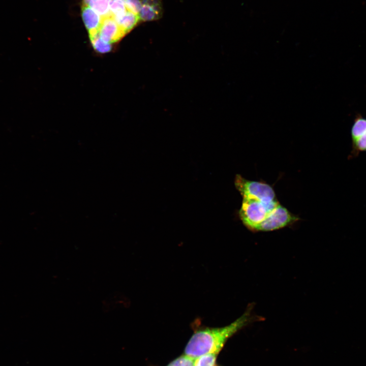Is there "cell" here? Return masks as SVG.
Instances as JSON below:
<instances>
[{"label": "cell", "instance_id": "8fae6325", "mask_svg": "<svg viewBox=\"0 0 366 366\" xmlns=\"http://www.w3.org/2000/svg\"><path fill=\"white\" fill-rule=\"evenodd\" d=\"M94 49L99 53H107L111 49V45L101 38L99 33L89 35Z\"/></svg>", "mask_w": 366, "mask_h": 366}, {"label": "cell", "instance_id": "9c48e42d", "mask_svg": "<svg viewBox=\"0 0 366 366\" xmlns=\"http://www.w3.org/2000/svg\"><path fill=\"white\" fill-rule=\"evenodd\" d=\"M114 19L126 34L133 28L140 20L139 14L129 10L123 16Z\"/></svg>", "mask_w": 366, "mask_h": 366}, {"label": "cell", "instance_id": "3957f363", "mask_svg": "<svg viewBox=\"0 0 366 366\" xmlns=\"http://www.w3.org/2000/svg\"><path fill=\"white\" fill-rule=\"evenodd\" d=\"M235 185L242 198L255 199L264 202L277 200L273 189L266 183L249 180L237 174Z\"/></svg>", "mask_w": 366, "mask_h": 366}, {"label": "cell", "instance_id": "7a4b0ae2", "mask_svg": "<svg viewBox=\"0 0 366 366\" xmlns=\"http://www.w3.org/2000/svg\"><path fill=\"white\" fill-rule=\"evenodd\" d=\"M280 203L277 200L271 202L242 198L239 217L243 225L253 231L255 227L264 220Z\"/></svg>", "mask_w": 366, "mask_h": 366}, {"label": "cell", "instance_id": "52a82bcc", "mask_svg": "<svg viewBox=\"0 0 366 366\" xmlns=\"http://www.w3.org/2000/svg\"><path fill=\"white\" fill-rule=\"evenodd\" d=\"M162 14L161 0H143L139 13L140 20L151 21L159 19Z\"/></svg>", "mask_w": 366, "mask_h": 366}, {"label": "cell", "instance_id": "277c9868", "mask_svg": "<svg viewBox=\"0 0 366 366\" xmlns=\"http://www.w3.org/2000/svg\"><path fill=\"white\" fill-rule=\"evenodd\" d=\"M298 218L279 204L266 219L255 227L253 232H267L283 228L297 221Z\"/></svg>", "mask_w": 366, "mask_h": 366}, {"label": "cell", "instance_id": "8992f818", "mask_svg": "<svg viewBox=\"0 0 366 366\" xmlns=\"http://www.w3.org/2000/svg\"><path fill=\"white\" fill-rule=\"evenodd\" d=\"M98 33L102 39L110 44L119 40L126 35L110 15L102 18Z\"/></svg>", "mask_w": 366, "mask_h": 366}, {"label": "cell", "instance_id": "2e32d148", "mask_svg": "<svg viewBox=\"0 0 366 366\" xmlns=\"http://www.w3.org/2000/svg\"><path fill=\"white\" fill-rule=\"evenodd\" d=\"M90 1V0H83V1H82V4H83V5H87Z\"/></svg>", "mask_w": 366, "mask_h": 366}, {"label": "cell", "instance_id": "9a60e30c", "mask_svg": "<svg viewBox=\"0 0 366 366\" xmlns=\"http://www.w3.org/2000/svg\"><path fill=\"white\" fill-rule=\"evenodd\" d=\"M125 4L127 8L130 11L134 13L139 14L140 7L141 1L139 0H122Z\"/></svg>", "mask_w": 366, "mask_h": 366}, {"label": "cell", "instance_id": "5bb4252c", "mask_svg": "<svg viewBox=\"0 0 366 366\" xmlns=\"http://www.w3.org/2000/svg\"><path fill=\"white\" fill-rule=\"evenodd\" d=\"M195 358L185 354L175 359L167 366H194Z\"/></svg>", "mask_w": 366, "mask_h": 366}, {"label": "cell", "instance_id": "30bf717a", "mask_svg": "<svg viewBox=\"0 0 366 366\" xmlns=\"http://www.w3.org/2000/svg\"><path fill=\"white\" fill-rule=\"evenodd\" d=\"M112 0H90L88 6L102 18L110 15V4Z\"/></svg>", "mask_w": 366, "mask_h": 366}, {"label": "cell", "instance_id": "6da1fadb", "mask_svg": "<svg viewBox=\"0 0 366 366\" xmlns=\"http://www.w3.org/2000/svg\"><path fill=\"white\" fill-rule=\"evenodd\" d=\"M253 310V305L249 304L243 314L228 325L196 330L186 345L185 354L194 358L206 354H218L229 338L256 320Z\"/></svg>", "mask_w": 366, "mask_h": 366}, {"label": "cell", "instance_id": "ba28073f", "mask_svg": "<svg viewBox=\"0 0 366 366\" xmlns=\"http://www.w3.org/2000/svg\"><path fill=\"white\" fill-rule=\"evenodd\" d=\"M81 15L84 24L89 32L98 30L102 17L87 5H82Z\"/></svg>", "mask_w": 366, "mask_h": 366}, {"label": "cell", "instance_id": "4fadbf2b", "mask_svg": "<svg viewBox=\"0 0 366 366\" xmlns=\"http://www.w3.org/2000/svg\"><path fill=\"white\" fill-rule=\"evenodd\" d=\"M218 354L209 353L195 358L194 366H215Z\"/></svg>", "mask_w": 366, "mask_h": 366}, {"label": "cell", "instance_id": "5b68a950", "mask_svg": "<svg viewBox=\"0 0 366 366\" xmlns=\"http://www.w3.org/2000/svg\"><path fill=\"white\" fill-rule=\"evenodd\" d=\"M351 150L347 158L351 160L361 152H366V117L360 113L355 115L350 129Z\"/></svg>", "mask_w": 366, "mask_h": 366}, {"label": "cell", "instance_id": "7c38bea8", "mask_svg": "<svg viewBox=\"0 0 366 366\" xmlns=\"http://www.w3.org/2000/svg\"><path fill=\"white\" fill-rule=\"evenodd\" d=\"M129 10L122 0H112L110 3V15L113 18L123 16Z\"/></svg>", "mask_w": 366, "mask_h": 366}]
</instances>
